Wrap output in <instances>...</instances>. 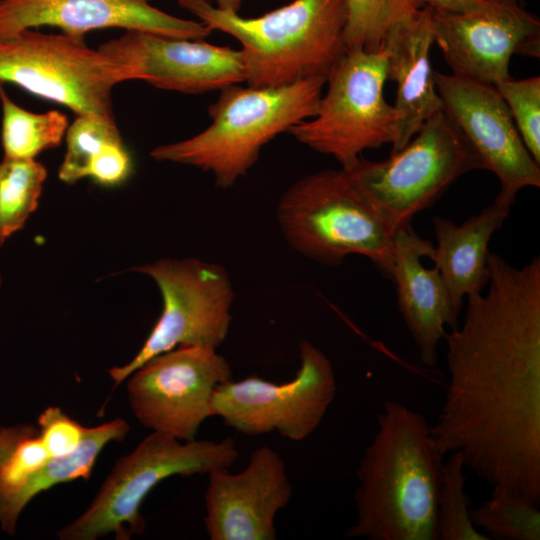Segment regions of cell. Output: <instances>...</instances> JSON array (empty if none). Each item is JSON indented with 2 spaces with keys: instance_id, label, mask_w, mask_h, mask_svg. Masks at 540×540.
I'll return each instance as SVG.
<instances>
[{
  "instance_id": "obj_5",
  "label": "cell",
  "mask_w": 540,
  "mask_h": 540,
  "mask_svg": "<svg viewBox=\"0 0 540 540\" xmlns=\"http://www.w3.org/2000/svg\"><path fill=\"white\" fill-rule=\"evenodd\" d=\"M277 220L288 244L303 256L336 266L362 255L390 278L397 227L345 168L295 181L281 196Z\"/></svg>"
},
{
  "instance_id": "obj_13",
  "label": "cell",
  "mask_w": 540,
  "mask_h": 540,
  "mask_svg": "<svg viewBox=\"0 0 540 540\" xmlns=\"http://www.w3.org/2000/svg\"><path fill=\"white\" fill-rule=\"evenodd\" d=\"M443 112L500 182L494 201L511 208L525 187H540V164L529 153L507 104L493 85L434 71Z\"/></svg>"
},
{
  "instance_id": "obj_1",
  "label": "cell",
  "mask_w": 540,
  "mask_h": 540,
  "mask_svg": "<svg viewBox=\"0 0 540 540\" xmlns=\"http://www.w3.org/2000/svg\"><path fill=\"white\" fill-rule=\"evenodd\" d=\"M488 292L446 332L449 382L431 433L492 487L540 504V258L489 252Z\"/></svg>"
},
{
  "instance_id": "obj_7",
  "label": "cell",
  "mask_w": 540,
  "mask_h": 540,
  "mask_svg": "<svg viewBox=\"0 0 540 540\" xmlns=\"http://www.w3.org/2000/svg\"><path fill=\"white\" fill-rule=\"evenodd\" d=\"M383 51L347 50L327 74L316 114L289 129L308 148L350 168L365 150L392 144L396 111L384 97Z\"/></svg>"
},
{
  "instance_id": "obj_23",
  "label": "cell",
  "mask_w": 540,
  "mask_h": 540,
  "mask_svg": "<svg viewBox=\"0 0 540 540\" xmlns=\"http://www.w3.org/2000/svg\"><path fill=\"white\" fill-rule=\"evenodd\" d=\"M129 432L126 420L112 421L87 427L79 446L72 452L49 457L42 468L32 477L17 501L19 514L36 496L59 484L75 480H88L102 450L111 442L122 441Z\"/></svg>"
},
{
  "instance_id": "obj_32",
  "label": "cell",
  "mask_w": 540,
  "mask_h": 540,
  "mask_svg": "<svg viewBox=\"0 0 540 540\" xmlns=\"http://www.w3.org/2000/svg\"><path fill=\"white\" fill-rule=\"evenodd\" d=\"M216 3V7L225 11L238 13L243 0H212Z\"/></svg>"
},
{
  "instance_id": "obj_2",
  "label": "cell",
  "mask_w": 540,
  "mask_h": 540,
  "mask_svg": "<svg viewBox=\"0 0 540 540\" xmlns=\"http://www.w3.org/2000/svg\"><path fill=\"white\" fill-rule=\"evenodd\" d=\"M360 459L355 522L346 537L438 540L437 494L444 454L421 413L386 401Z\"/></svg>"
},
{
  "instance_id": "obj_28",
  "label": "cell",
  "mask_w": 540,
  "mask_h": 540,
  "mask_svg": "<svg viewBox=\"0 0 540 540\" xmlns=\"http://www.w3.org/2000/svg\"><path fill=\"white\" fill-rule=\"evenodd\" d=\"M450 454L443 462L437 494L438 540H489L470 518L462 456L457 451Z\"/></svg>"
},
{
  "instance_id": "obj_34",
  "label": "cell",
  "mask_w": 540,
  "mask_h": 540,
  "mask_svg": "<svg viewBox=\"0 0 540 540\" xmlns=\"http://www.w3.org/2000/svg\"><path fill=\"white\" fill-rule=\"evenodd\" d=\"M2 284V276H1V273H0V286Z\"/></svg>"
},
{
  "instance_id": "obj_29",
  "label": "cell",
  "mask_w": 540,
  "mask_h": 540,
  "mask_svg": "<svg viewBox=\"0 0 540 540\" xmlns=\"http://www.w3.org/2000/svg\"><path fill=\"white\" fill-rule=\"evenodd\" d=\"M495 88L507 104L523 143L540 164V77L521 80L511 77Z\"/></svg>"
},
{
  "instance_id": "obj_31",
  "label": "cell",
  "mask_w": 540,
  "mask_h": 540,
  "mask_svg": "<svg viewBox=\"0 0 540 540\" xmlns=\"http://www.w3.org/2000/svg\"><path fill=\"white\" fill-rule=\"evenodd\" d=\"M439 13H469L489 7L493 0H415Z\"/></svg>"
},
{
  "instance_id": "obj_4",
  "label": "cell",
  "mask_w": 540,
  "mask_h": 540,
  "mask_svg": "<svg viewBox=\"0 0 540 540\" xmlns=\"http://www.w3.org/2000/svg\"><path fill=\"white\" fill-rule=\"evenodd\" d=\"M325 82L312 77L280 87L227 86L209 106L206 129L157 146L151 156L209 172L217 187L227 189L247 174L267 143L316 114Z\"/></svg>"
},
{
  "instance_id": "obj_17",
  "label": "cell",
  "mask_w": 540,
  "mask_h": 540,
  "mask_svg": "<svg viewBox=\"0 0 540 540\" xmlns=\"http://www.w3.org/2000/svg\"><path fill=\"white\" fill-rule=\"evenodd\" d=\"M41 26L57 27L78 38L106 28L195 40L212 32L201 21L158 9L151 0H0V38Z\"/></svg>"
},
{
  "instance_id": "obj_8",
  "label": "cell",
  "mask_w": 540,
  "mask_h": 540,
  "mask_svg": "<svg viewBox=\"0 0 540 540\" xmlns=\"http://www.w3.org/2000/svg\"><path fill=\"white\" fill-rule=\"evenodd\" d=\"M128 80L125 65L91 49L84 38L35 29L0 38V85H17L76 115L115 121L112 89Z\"/></svg>"
},
{
  "instance_id": "obj_14",
  "label": "cell",
  "mask_w": 540,
  "mask_h": 540,
  "mask_svg": "<svg viewBox=\"0 0 540 540\" xmlns=\"http://www.w3.org/2000/svg\"><path fill=\"white\" fill-rule=\"evenodd\" d=\"M434 43L452 72L495 86L509 79L515 53L539 56L540 20L523 6L493 0L469 13L432 10Z\"/></svg>"
},
{
  "instance_id": "obj_33",
  "label": "cell",
  "mask_w": 540,
  "mask_h": 540,
  "mask_svg": "<svg viewBox=\"0 0 540 540\" xmlns=\"http://www.w3.org/2000/svg\"><path fill=\"white\" fill-rule=\"evenodd\" d=\"M497 1L510 3V4H516L520 6H523V3H524V0H497Z\"/></svg>"
},
{
  "instance_id": "obj_9",
  "label": "cell",
  "mask_w": 540,
  "mask_h": 540,
  "mask_svg": "<svg viewBox=\"0 0 540 540\" xmlns=\"http://www.w3.org/2000/svg\"><path fill=\"white\" fill-rule=\"evenodd\" d=\"M345 169L398 228L411 224L416 214L431 207L459 177L484 167L442 110L387 159L361 157Z\"/></svg>"
},
{
  "instance_id": "obj_20",
  "label": "cell",
  "mask_w": 540,
  "mask_h": 540,
  "mask_svg": "<svg viewBox=\"0 0 540 540\" xmlns=\"http://www.w3.org/2000/svg\"><path fill=\"white\" fill-rule=\"evenodd\" d=\"M510 210L494 201L461 225L448 218L433 217L437 245L429 259L442 276L458 317L464 298L482 293L489 283L488 245Z\"/></svg>"
},
{
  "instance_id": "obj_25",
  "label": "cell",
  "mask_w": 540,
  "mask_h": 540,
  "mask_svg": "<svg viewBox=\"0 0 540 540\" xmlns=\"http://www.w3.org/2000/svg\"><path fill=\"white\" fill-rule=\"evenodd\" d=\"M46 176L45 166L35 159L0 162V247L37 208Z\"/></svg>"
},
{
  "instance_id": "obj_18",
  "label": "cell",
  "mask_w": 540,
  "mask_h": 540,
  "mask_svg": "<svg viewBox=\"0 0 540 540\" xmlns=\"http://www.w3.org/2000/svg\"><path fill=\"white\" fill-rule=\"evenodd\" d=\"M433 245L418 236L411 224L397 228L394 235L390 278L396 284L397 301L405 325L418 348L421 362L437 368V350L448 326L456 327L447 287L436 267L426 268L422 257Z\"/></svg>"
},
{
  "instance_id": "obj_3",
  "label": "cell",
  "mask_w": 540,
  "mask_h": 540,
  "mask_svg": "<svg viewBox=\"0 0 540 540\" xmlns=\"http://www.w3.org/2000/svg\"><path fill=\"white\" fill-rule=\"evenodd\" d=\"M210 30L241 43L245 83L280 87L327 77L347 51L346 0H293L259 17H242L208 0H179Z\"/></svg>"
},
{
  "instance_id": "obj_10",
  "label": "cell",
  "mask_w": 540,
  "mask_h": 540,
  "mask_svg": "<svg viewBox=\"0 0 540 540\" xmlns=\"http://www.w3.org/2000/svg\"><path fill=\"white\" fill-rule=\"evenodd\" d=\"M136 271L150 276L163 298L161 315L138 353L109 369L118 386L151 358L179 346L216 350L231 324L233 286L223 266L196 258L163 259Z\"/></svg>"
},
{
  "instance_id": "obj_24",
  "label": "cell",
  "mask_w": 540,
  "mask_h": 540,
  "mask_svg": "<svg viewBox=\"0 0 540 540\" xmlns=\"http://www.w3.org/2000/svg\"><path fill=\"white\" fill-rule=\"evenodd\" d=\"M0 103L4 158L34 159L42 151L61 143L69 126L63 113L57 110L45 113L27 111L8 97L2 85Z\"/></svg>"
},
{
  "instance_id": "obj_26",
  "label": "cell",
  "mask_w": 540,
  "mask_h": 540,
  "mask_svg": "<svg viewBox=\"0 0 540 540\" xmlns=\"http://www.w3.org/2000/svg\"><path fill=\"white\" fill-rule=\"evenodd\" d=\"M423 7L415 0H346V49L381 51L389 32L413 19Z\"/></svg>"
},
{
  "instance_id": "obj_12",
  "label": "cell",
  "mask_w": 540,
  "mask_h": 540,
  "mask_svg": "<svg viewBox=\"0 0 540 540\" xmlns=\"http://www.w3.org/2000/svg\"><path fill=\"white\" fill-rule=\"evenodd\" d=\"M128 378L131 411L144 427L192 441L212 417L213 393L232 379V369L214 349L179 346L151 358Z\"/></svg>"
},
{
  "instance_id": "obj_22",
  "label": "cell",
  "mask_w": 540,
  "mask_h": 540,
  "mask_svg": "<svg viewBox=\"0 0 540 540\" xmlns=\"http://www.w3.org/2000/svg\"><path fill=\"white\" fill-rule=\"evenodd\" d=\"M49 457L37 426H0V528L8 535L16 533L20 494Z\"/></svg>"
},
{
  "instance_id": "obj_30",
  "label": "cell",
  "mask_w": 540,
  "mask_h": 540,
  "mask_svg": "<svg viewBox=\"0 0 540 540\" xmlns=\"http://www.w3.org/2000/svg\"><path fill=\"white\" fill-rule=\"evenodd\" d=\"M37 427L50 457L74 451L81 443L87 428L57 406H49L39 415Z\"/></svg>"
},
{
  "instance_id": "obj_19",
  "label": "cell",
  "mask_w": 540,
  "mask_h": 540,
  "mask_svg": "<svg viewBox=\"0 0 540 540\" xmlns=\"http://www.w3.org/2000/svg\"><path fill=\"white\" fill-rule=\"evenodd\" d=\"M433 44L432 9L427 6L392 29L384 41L386 77L397 86L391 153L402 149L429 118L443 110L430 62Z\"/></svg>"
},
{
  "instance_id": "obj_15",
  "label": "cell",
  "mask_w": 540,
  "mask_h": 540,
  "mask_svg": "<svg viewBox=\"0 0 540 540\" xmlns=\"http://www.w3.org/2000/svg\"><path fill=\"white\" fill-rule=\"evenodd\" d=\"M98 49L160 89L201 94L245 81L240 50L204 40L126 31Z\"/></svg>"
},
{
  "instance_id": "obj_21",
  "label": "cell",
  "mask_w": 540,
  "mask_h": 540,
  "mask_svg": "<svg viewBox=\"0 0 540 540\" xmlns=\"http://www.w3.org/2000/svg\"><path fill=\"white\" fill-rule=\"evenodd\" d=\"M66 144L58 173L65 183L90 177L99 184L114 186L124 182L132 171L116 121L77 115L66 131Z\"/></svg>"
},
{
  "instance_id": "obj_6",
  "label": "cell",
  "mask_w": 540,
  "mask_h": 540,
  "mask_svg": "<svg viewBox=\"0 0 540 540\" xmlns=\"http://www.w3.org/2000/svg\"><path fill=\"white\" fill-rule=\"evenodd\" d=\"M239 456L231 438L181 441L152 431L115 463L90 505L56 532L60 540H96L112 534L129 540L143 533L141 506L149 493L172 476L209 474L230 468Z\"/></svg>"
},
{
  "instance_id": "obj_27",
  "label": "cell",
  "mask_w": 540,
  "mask_h": 540,
  "mask_svg": "<svg viewBox=\"0 0 540 540\" xmlns=\"http://www.w3.org/2000/svg\"><path fill=\"white\" fill-rule=\"evenodd\" d=\"M538 507L522 496L507 491H492L488 500L470 509V518L488 539L539 540Z\"/></svg>"
},
{
  "instance_id": "obj_11",
  "label": "cell",
  "mask_w": 540,
  "mask_h": 540,
  "mask_svg": "<svg viewBox=\"0 0 540 540\" xmlns=\"http://www.w3.org/2000/svg\"><path fill=\"white\" fill-rule=\"evenodd\" d=\"M299 355L300 367L288 382L277 384L252 375L218 385L212 396V416L248 436L276 432L291 441L307 438L333 402L337 384L322 350L302 340Z\"/></svg>"
},
{
  "instance_id": "obj_16",
  "label": "cell",
  "mask_w": 540,
  "mask_h": 540,
  "mask_svg": "<svg viewBox=\"0 0 540 540\" xmlns=\"http://www.w3.org/2000/svg\"><path fill=\"white\" fill-rule=\"evenodd\" d=\"M205 529L211 540H275V517L293 488L286 464L272 448L255 449L239 473L228 468L208 474Z\"/></svg>"
}]
</instances>
